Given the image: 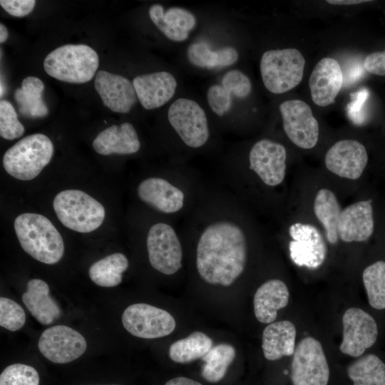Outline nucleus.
<instances>
[{
  "instance_id": "obj_1",
  "label": "nucleus",
  "mask_w": 385,
  "mask_h": 385,
  "mask_svg": "<svg viewBox=\"0 0 385 385\" xmlns=\"http://www.w3.org/2000/svg\"><path fill=\"white\" fill-rule=\"evenodd\" d=\"M247 256L242 230L230 221H218L202 232L196 250V266L206 282L231 285L245 270Z\"/></svg>"
},
{
  "instance_id": "obj_2",
  "label": "nucleus",
  "mask_w": 385,
  "mask_h": 385,
  "mask_svg": "<svg viewBox=\"0 0 385 385\" xmlns=\"http://www.w3.org/2000/svg\"><path fill=\"white\" fill-rule=\"evenodd\" d=\"M14 226L20 245L26 253L47 265L60 261L64 252L63 240L47 217L23 213L16 217Z\"/></svg>"
},
{
  "instance_id": "obj_3",
  "label": "nucleus",
  "mask_w": 385,
  "mask_h": 385,
  "mask_svg": "<svg viewBox=\"0 0 385 385\" xmlns=\"http://www.w3.org/2000/svg\"><path fill=\"white\" fill-rule=\"evenodd\" d=\"M99 58L85 44H66L50 52L43 61V68L50 76L71 83L91 81L98 69Z\"/></svg>"
},
{
  "instance_id": "obj_4",
  "label": "nucleus",
  "mask_w": 385,
  "mask_h": 385,
  "mask_svg": "<svg viewBox=\"0 0 385 385\" xmlns=\"http://www.w3.org/2000/svg\"><path fill=\"white\" fill-rule=\"evenodd\" d=\"M53 154V144L44 134L27 135L9 148L3 157L6 173L21 180L35 178Z\"/></svg>"
},
{
  "instance_id": "obj_5",
  "label": "nucleus",
  "mask_w": 385,
  "mask_h": 385,
  "mask_svg": "<svg viewBox=\"0 0 385 385\" xmlns=\"http://www.w3.org/2000/svg\"><path fill=\"white\" fill-rule=\"evenodd\" d=\"M53 206L60 222L78 232L96 230L106 215L104 207L98 200L78 190L59 192L54 197Z\"/></svg>"
},
{
  "instance_id": "obj_6",
  "label": "nucleus",
  "mask_w": 385,
  "mask_h": 385,
  "mask_svg": "<svg viewBox=\"0 0 385 385\" xmlns=\"http://www.w3.org/2000/svg\"><path fill=\"white\" fill-rule=\"evenodd\" d=\"M305 60L296 48L265 51L260 60V73L265 88L271 93H285L302 81Z\"/></svg>"
},
{
  "instance_id": "obj_7",
  "label": "nucleus",
  "mask_w": 385,
  "mask_h": 385,
  "mask_svg": "<svg viewBox=\"0 0 385 385\" xmlns=\"http://www.w3.org/2000/svg\"><path fill=\"white\" fill-rule=\"evenodd\" d=\"M329 368L322 346L312 337L302 339L295 347L291 364L293 385H327Z\"/></svg>"
},
{
  "instance_id": "obj_8",
  "label": "nucleus",
  "mask_w": 385,
  "mask_h": 385,
  "mask_svg": "<svg viewBox=\"0 0 385 385\" xmlns=\"http://www.w3.org/2000/svg\"><path fill=\"white\" fill-rule=\"evenodd\" d=\"M168 118L184 143L193 148L204 145L209 138L206 114L195 101L181 98L170 106Z\"/></svg>"
},
{
  "instance_id": "obj_9",
  "label": "nucleus",
  "mask_w": 385,
  "mask_h": 385,
  "mask_svg": "<svg viewBox=\"0 0 385 385\" xmlns=\"http://www.w3.org/2000/svg\"><path fill=\"white\" fill-rule=\"evenodd\" d=\"M122 323L130 334L143 339L168 336L176 326L175 319L168 312L145 303L126 307L122 315Z\"/></svg>"
},
{
  "instance_id": "obj_10",
  "label": "nucleus",
  "mask_w": 385,
  "mask_h": 385,
  "mask_svg": "<svg viewBox=\"0 0 385 385\" xmlns=\"http://www.w3.org/2000/svg\"><path fill=\"white\" fill-rule=\"evenodd\" d=\"M147 249L152 267L171 275L182 267V247L174 229L165 223H157L149 230Z\"/></svg>"
},
{
  "instance_id": "obj_11",
  "label": "nucleus",
  "mask_w": 385,
  "mask_h": 385,
  "mask_svg": "<svg viewBox=\"0 0 385 385\" xmlns=\"http://www.w3.org/2000/svg\"><path fill=\"white\" fill-rule=\"evenodd\" d=\"M343 337L340 351L352 357H360L376 342L378 326L374 317L358 307L346 310L342 317Z\"/></svg>"
},
{
  "instance_id": "obj_12",
  "label": "nucleus",
  "mask_w": 385,
  "mask_h": 385,
  "mask_svg": "<svg viewBox=\"0 0 385 385\" xmlns=\"http://www.w3.org/2000/svg\"><path fill=\"white\" fill-rule=\"evenodd\" d=\"M279 108L289 139L299 148H314L319 138V124L309 106L302 100H289Z\"/></svg>"
},
{
  "instance_id": "obj_13",
  "label": "nucleus",
  "mask_w": 385,
  "mask_h": 385,
  "mask_svg": "<svg viewBox=\"0 0 385 385\" xmlns=\"http://www.w3.org/2000/svg\"><path fill=\"white\" fill-rule=\"evenodd\" d=\"M86 347L83 336L66 325H56L46 329L38 342L40 352L56 364H66L79 358Z\"/></svg>"
},
{
  "instance_id": "obj_14",
  "label": "nucleus",
  "mask_w": 385,
  "mask_h": 385,
  "mask_svg": "<svg viewBox=\"0 0 385 385\" xmlns=\"http://www.w3.org/2000/svg\"><path fill=\"white\" fill-rule=\"evenodd\" d=\"M289 234L292 239L289 244V255L295 265L314 270L323 264L327 245L317 227L296 222L289 227Z\"/></svg>"
},
{
  "instance_id": "obj_15",
  "label": "nucleus",
  "mask_w": 385,
  "mask_h": 385,
  "mask_svg": "<svg viewBox=\"0 0 385 385\" xmlns=\"http://www.w3.org/2000/svg\"><path fill=\"white\" fill-rule=\"evenodd\" d=\"M285 148L268 139L257 141L249 154L250 169L269 186L279 185L286 173Z\"/></svg>"
},
{
  "instance_id": "obj_16",
  "label": "nucleus",
  "mask_w": 385,
  "mask_h": 385,
  "mask_svg": "<svg viewBox=\"0 0 385 385\" xmlns=\"http://www.w3.org/2000/svg\"><path fill=\"white\" fill-rule=\"evenodd\" d=\"M327 168L332 173L347 179L360 178L368 162L366 150L355 140H342L334 143L324 158Z\"/></svg>"
},
{
  "instance_id": "obj_17",
  "label": "nucleus",
  "mask_w": 385,
  "mask_h": 385,
  "mask_svg": "<svg viewBox=\"0 0 385 385\" xmlns=\"http://www.w3.org/2000/svg\"><path fill=\"white\" fill-rule=\"evenodd\" d=\"M94 86L104 106L113 112L128 113L138 100L133 82L120 75L99 71Z\"/></svg>"
},
{
  "instance_id": "obj_18",
  "label": "nucleus",
  "mask_w": 385,
  "mask_h": 385,
  "mask_svg": "<svg viewBox=\"0 0 385 385\" xmlns=\"http://www.w3.org/2000/svg\"><path fill=\"white\" fill-rule=\"evenodd\" d=\"M343 83L344 75L338 61L329 57L321 59L309 80L313 102L319 106H327L334 103Z\"/></svg>"
},
{
  "instance_id": "obj_19",
  "label": "nucleus",
  "mask_w": 385,
  "mask_h": 385,
  "mask_svg": "<svg viewBox=\"0 0 385 385\" xmlns=\"http://www.w3.org/2000/svg\"><path fill=\"white\" fill-rule=\"evenodd\" d=\"M133 83L138 99L147 110H152L168 103L174 96L177 81L169 72L158 71L135 77Z\"/></svg>"
},
{
  "instance_id": "obj_20",
  "label": "nucleus",
  "mask_w": 385,
  "mask_h": 385,
  "mask_svg": "<svg viewBox=\"0 0 385 385\" xmlns=\"http://www.w3.org/2000/svg\"><path fill=\"white\" fill-rule=\"evenodd\" d=\"M371 200L353 203L342 210L338 226V236L346 242H363L374 232Z\"/></svg>"
},
{
  "instance_id": "obj_21",
  "label": "nucleus",
  "mask_w": 385,
  "mask_h": 385,
  "mask_svg": "<svg viewBox=\"0 0 385 385\" xmlns=\"http://www.w3.org/2000/svg\"><path fill=\"white\" fill-rule=\"evenodd\" d=\"M137 192L143 202L164 213L176 212L183 207L184 193L165 179H145L139 184Z\"/></svg>"
},
{
  "instance_id": "obj_22",
  "label": "nucleus",
  "mask_w": 385,
  "mask_h": 385,
  "mask_svg": "<svg viewBox=\"0 0 385 385\" xmlns=\"http://www.w3.org/2000/svg\"><path fill=\"white\" fill-rule=\"evenodd\" d=\"M92 145L95 151L103 155L133 154L140 148L136 130L130 123L106 128L96 137Z\"/></svg>"
},
{
  "instance_id": "obj_23",
  "label": "nucleus",
  "mask_w": 385,
  "mask_h": 385,
  "mask_svg": "<svg viewBox=\"0 0 385 385\" xmlns=\"http://www.w3.org/2000/svg\"><path fill=\"white\" fill-rule=\"evenodd\" d=\"M149 16L155 26L169 39L183 41L196 24L195 16L180 7H171L166 11L160 4H153L149 9Z\"/></svg>"
},
{
  "instance_id": "obj_24",
  "label": "nucleus",
  "mask_w": 385,
  "mask_h": 385,
  "mask_svg": "<svg viewBox=\"0 0 385 385\" xmlns=\"http://www.w3.org/2000/svg\"><path fill=\"white\" fill-rule=\"evenodd\" d=\"M289 297V289L282 280L272 279L263 283L254 296V312L257 319L264 324L274 322L277 311L287 305Z\"/></svg>"
},
{
  "instance_id": "obj_25",
  "label": "nucleus",
  "mask_w": 385,
  "mask_h": 385,
  "mask_svg": "<svg viewBox=\"0 0 385 385\" xmlns=\"http://www.w3.org/2000/svg\"><path fill=\"white\" fill-rule=\"evenodd\" d=\"M21 299L31 315L43 325L53 323L61 315L58 304L49 294L48 285L42 279L29 280Z\"/></svg>"
},
{
  "instance_id": "obj_26",
  "label": "nucleus",
  "mask_w": 385,
  "mask_h": 385,
  "mask_svg": "<svg viewBox=\"0 0 385 385\" xmlns=\"http://www.w3.org/2000/svg\"><path fill=\"white\" fill-rule=\"evenodd\" d=\"M297 330L288 320L274 322L264 329L262 348L265 359L275 361L294 354Z\"/></svg>"
},
{
  "instance_id": "obj_27",
  "label": "nucleus",
  "mask_w": 385,
  "mask_h": 385,
  "mask_svg": "<svg viewBox=\"0 0 385 385\" xmlns=\"http://www.w3.org/2000/svg\"><path fill=\"white\" fill-rule=\"evenodd\" d=\"M44 84L35 76L25 78L21 88L14 92V99L19 113L30 118H43L48 113V108L42 98Z\"/></svg>"
},
{
  "instance_id": "obj_28",
  "label": "nucleus",
  "mask_w": 385,
  "mask_h": 385,
  "mask_svg": "<svg viewBox=\"0 0 385 385\" xmlns=\"http://www.w3.org/2000/svg\"><path fill=\"white\" fill-rule=\"evenodd\" d=\"M314 211L325 229L328 242L337 243L339 238L337 226L342 210L335 194L329 189H320L314 198Z\"/></svg>"
},
{
  "instance_id": "obj_29",
  "label": "nucleus",
  "mask_w": 385,
  "mask_h": 385,
  "mask_svg": "<svg viewBox=\"0 0 385 385\" xmlns=\"http://www.w3.org/2000/svg\"><path fill=\"white\" fill-rule=\"evenodd\" d=\"M187 56L194 66L207 68L228 66L238 59V52L233 47L226 46L212 51L206 42L190 44L187 50Z\"/></svg>"
},
{
  "instance_id": "obj_30",
  "label": "nucleus",
  "mask_w": 385,
  "mask_h": 385,
  "mask_svg": "<svg viewBox=\"0 0 385 385\" xmlns=\"http://www.w3.org/2000/svg\"><path fill=\"white\" fill-rule=\"evenodd\" d=\"M128 267L127 257L122 253H114L94 262L89 268L88 274L96 284L112 287L121 282L122 274Z\"/></svg>"
},
{
  "instance_id": "obj_31",
  "label": "nucleus",
  "mask_w": 385,
  "mask_h": 385,
  "mask_svg": "<svg viewBox=\"0 0 385 385\" xmlns=\"http://www.w3.org/2000/svg\"><path fill=\"white\" fill-rule=\"evenodd\" d=\"M346 371L353 385H385V364L376 354L359 357Z\"/></svg>"
},
{
  "instance_id": "obj_32",
  "label": "nucleus",
  "mask_w": 385,
  "mask_h": 385,
  "mask_svg": "<svg viewBox=\"0 0 385 385\" xmlns=\"http://www.w3.org/2000/svg\"><path fill=\"white\" fill-rule=\"evenodd\" d=\"M212 347V339L201 332H194L188 337L173 343L170 358L177 363H189L204 356Z\"/></svg>"
},
{
  "instance_id": "obj_33",
  "label": "nucleus",
  "mask_w": 385,
  "mask_h": 385,
  "mask_svg": "<svg viewBox=\"0 0 385 385\" xmlns=\"http://www.w3.org/2000/svg\"><path fill=\"white\" fill-rule=\"evenodd\" d=\"M235 354V349L230 344H220L212 346L202 357V360L205 362L202 367V376L209 382L220 381L225 376Z\"/></svg>"
},
{
  "instance_id": "obj_34",
  "label": "nucleus",
  "mask_w": 385,
  "mask_h": 385,
  "mask_svg": "<svg viewBox=\"0 0 385 385\" xmlns=\"http://www.w3.org/2000/svg\"><path fill=\"white\" fill-rule=\"evenodd\" d=\"M362 279L369 305L385 309V262L376 261L366 267Z\"/></svg>"
},
{
  "instance_id": "obj_35",
  "label": "nucleus",
  "mask_w": 385,
  "mask_h": 385,
  "mask_svg": "<svg viewBox=\"0 0 385 385\" xmlns=\"http://www.w3.org/2000/svg\"><path fill=\"white\" fill-rule=\"evenodd\" d=\"M0 385H39V376L31 366L14 364L1 372Z\"/></svg>"
},
{
  "instance_id": "obj_36",
  "label": "nucleus",
  "mask_w": 385,
  "mask_h": 385,
  "mask_svg": "<svg viewBox=\"0 0 385 385\" xmlns=\"http://www.w3.org/2000/svg\"><path fill=\"white\" fill-rule=\"evenodd\" d=\"M24 133V127L18 119L12 104L6 101H0V135L6 140L20 138Z\"/></svg>"
},
{
  "instance_id": "obj_37",
  "label": "nucleus",
  "mask_w": 385,
  "mask_h": 385,
  "mask_svg": "<svg viewBox=\"0 0 385 385\" xmlns=\"http://www.w3.org/2000/svg\"><path fill=\"white\" fill-rule=\"evenodd\" d=\"M26 322L24 309L14 300L1 297L0 298V325L15 332L20 329Z\"/></svg>"
},
{
  "instance_id": "obj_38",
  "label": "nucleus",
  "mask_w": 385,
  "mask_h": 385,
  "mask_svg": "<svg viewBox=\"0 0 385 385\" xmlns=\"http://www.w3.org/2000/svg\"><path fill=\"white\" fill-rule=\"evenodd\" d=\"M221 85L232 95L243 98L251 92V82L249 78L238 70L227 72L222 77Z\"/></svg>"
},
{
  "instance_id": "obj_39",
  "label": "nucleus",
  "mask_w": 385,
  "mask_h": 385,
  "mask_svg": "<svg viewBox=\"0 0 385 385\" xmlns=\"http://www.w3.org/2000/svg\"><path fill=\"white\" fill-rule=\"evenodd\" d=\"M207 98L210 108L219 116L223 115L231 108V94L222 85L211 86L207 90Z\"/></svg>"
},
{
  "instance_id": "obj_40",
  "label": "nucleus",
  "mask_w": 385,
  "mask_h": 385,
  "mask_svg": "<svg viewBox=\"0 0 385 385\" xmlns=\"http://www.w3.org/2000/svg\"><path fill=\"white\" fill-rule=\"evenodd\" d=\"M369 96V91L366 88L351 93L350 102L346 105V110L349 118L356 125L364 122L365 111L364 105Z\"/></svg>"
},
{
  "instance_id": "obj_41",
  "label": "nucleus",
  "mask_w": 385,
  "mask_h": 385,
  "mask_svg": "<svg viewBox=\"0 0 385 385\" xmlns=\"http://www.w3.org/2000/svg\"><path fill=\"white\" fill-rule=\"evenodd\" d=\"M1 6L10 15L23 17L29 15L36 5L34 0H1Z\"/></svg>"
},
{
  "instance_id": "obj_42",
  "label": "nucleus",
  "mask_w": 385,
  "mask_h": 385,
  "mask_svg": "<svg viewBox=\"0 0 385 385\" xmlns=\"http://www.w3.org/2000/svg\"><path fill=\"white\" fill-rule=\"evenodd\" d=\"M364 67L370 73L385 76V51L367 55L364 61Z\"/></svg>"
},
{
  "instance_id": "obj_43",
  "label": "nucleus",
  "mask_w": 385,
  "mask_h": 385,
  "mask_svg": "<svg viewBox=\"0 0 385 385\" xmlns=\"http://www.w3.org/2000/svg\"><path fill=\"white\" fill-rule=\"evenodd\" d=\"M165 385H202L198 381L178 376L167 381Z\"/></svg>"
},
{
  "instance_id": "obj_44",
  "label": "nucleus",
  "mask_w": 385,
  "mask_h": 385,
  "mask_svg": "<svg viewBox=\"0 0 385 385\" xmlns=\"http://www.w3.org/2000/svg\"><path fill=\"white\" fill-rule=\"evenodd\" d=\"M361 68L359 66H353L349 71L346 79L344 80L346 83L351 84L361 76Z\"/></svg>"
},
{
  "instance_id": "obj_45",
  "label": "nucleus",
  "mask_w": 385,
  "mask_h": 385,
  "mask_svg": "<svg viewBox=\"0 0 385 385\" xmlns=\"http://www.w3.org/2000/svg\"><path fill=\"white\" fill-rule=\"evenodd\" d=\"M369 1L365 0H328L327 3L333 5H354L365 2H369Z\"/></svg>"
},
{
  "instance_id": "obj_46",
  "label": "nucleus",
  "mask_w": 385,
  "mask_h": 385,
  "mask_svg": "<svg viewBox=\"0 0 385 385\" xmlns=\"http://www.w3.org/2000/svg\"><path fill=\"white\" fill-rule=\"evenodd\" d=\"M8 38V30L2 24H0V43H2L6 41Z\"/></svg>"
},
{
  "instance_id": "obj_47",
  "label": "nucleus",
  "mask_w": 385,
  "mask_h": 385,
  "mask_svg": "<svg viewBox=\"0 0 385 385\" xmlns=\"http://www.w3.org/2000/svg\"><path fill=\"white\" fill-rule=\"evenodd\" d=\"M5 91H6V88H5L4 84L3 83L2 81H1V97H2L4 95Z\"/></svg>"
},
{
  "instance_id": "obj_48",
  "label": "nucleus",
  "mask_w": 385,
  "mask_h": 385,
  "mask_svg": "<svg viewBox=\"0 0 385 385\" xmlns=\"http://www.w3.org/2000/svg\"><path fill=\"white\" fill-rule=\"evenodd\" d=\"M111 385H116V384H111Z\"/></svg>"
}]
</instances>
